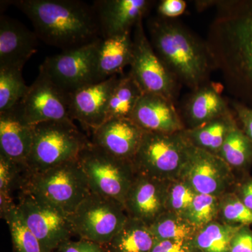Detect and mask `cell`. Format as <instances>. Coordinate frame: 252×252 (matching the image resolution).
<instances>
[{
	"mask_svg": "<svg viewBox=\"0 0 252 252\" xmlns=\"http://www.w3.org/2000/svg\"><path fill=\"white\" fill-rule=\"evenodd\" d=\"M130 119L145 132L174 133L186 129L175 104L158 94H142Z\"/></svg>",
	"mask_w": 252,
	"mask_h": 252,
	"instance_id": "obj_18",
	"label": "cell"
},
{
	"mask_svg": "<svg viewBox=\"0 0 252 252\" xmlns=\"http://www.w3.org/2000/svg\"><path fill=\"white\" fill-rule=\"evenodd\" d=\"M132 52L133 41L131 32L101 38L96 59V82L122 74L123 69L130 66Z\"/></svg>",
	"mask_w": 252,
	"mask_h": 252,
	"instance_id": "obj_22",
	"label": "cell"
},
{
	"mask_svg": "<svg viewBox=\"0 0 252 252\" xmlns=\"http://www.w3.org/2000/svg\"><path fill=\"white\" fill-rule=\"evenodd\" d=\"M28 173L27 165L16 163L0 155V194L12 196L15 190L19 193Z\"/></svg>",
	"mask_w": 252,
	"mask_h": 252,
	"instance_id": "obj_34",
	"label": "cell"
},
{
	"mask_svg": "<svg viewBox=\"0 0 252 252\" xmlns=\"http://www.w3.org/2000/svg\"><path fill=\"white\" fill-rule=\"evenodd\" d=\"M241 226L215 220L200 228L192 243L198 252H230L232 239Z\"/></svg>",
	"mask_w": 252,
	"mask_h": 252,
	"instance_id": "obj_27",
	"label": "cell"
},
{
	"mask_svg": "<svg viewBox=\"0 0 252 252\" xmlns=\"http://www.w3.org/2000/svg\"><path fill=\"white\" fill-rule=\"evenodd\" d=\"M55 252H106L103 246L90 240L80 239L78 241L69 240Z\"/></svg>",
	"mask_w": 252,
	"mask_h": 252,
	"instance_id": "obj_39",
	"label": "cell"
},
{
	"mask_svg": "<svg viewBox=\"0 0 252 252\" xmlns=\"http://www.w3.org/2000/svg\"><path fill=\"white\" fill-rule=\"evenodd\" d=\"M187 2L184 0H161L158 3V16L174 19L185 13Z\"/></svg>",
	"mask_w": 252,
	"mask_h": 252,
	"instance_id": "obj_38",
	"label": "cell"
},
{
	"mask_svg": "<svg viewBox=\"0 0 252 252\" xmlns=\"http://www.w3.org/2000/svg\"><path fill=\"white\" fill-rule=\"evenodd\" d=\"M245 206L252 210V177L246 174L237 180L232 190Z\"/></svg>",
	"mask_w": 252,
	"mask_h": 252,
	"instance_id": "obj_40",
	"label": "cell"
},
{
	"mask_svg": "<svg viewBox=\"0 0 252 252\" xmlns=\"http://www.w3.org/2000/svg\"><path fill=\"white\" fill-rule=\"evenodd\" d=\"M77 160L87 178L91 193L124 204L137 175L132 161L111 155L91 143V140Z\"/></svg>",
	"mask_w": 252,
	"mask_h": 252,
	"instance_id": "obj_7",
	"label": "cell"
},
{
	"mask_svg": "<svg viewBox=\"0 0 252 252\" xmlns=\"http://www.w3.org/2000/svg\"><path fill=\"white\" fill-rule=\"evenodd\" d=\"M180 178L197 193L217 197L232 191L237 182L234 171L221 158L194 146Z\"/></svg>",
	"mask_w": 252,
	"mask_h": 252,
	"instance_id": "obj_12",
	"label": "cell"
},
{
	"mask_svg": "<svg viewBox=\"0 0 252 252\" xmlns=\"http://www.w3.org/2000/svg\"><path fill=\"white\" fill-rule=\"evenodd\" d=\"M32 140L33 125L23 116L19 104L0 113V155L26 165Z\"/></svg>",
	"mask_w": 252,
	"mask_h": 252,
	"instance_id": "obj_21",
	"label": "cell"
},
{
	"mask_svg": "<svg viewBox=\"0 0 252 252\" xmlns=\"http://www.w3.org/2000/svg\"><path fill=\"white\" fill-rule=\"evenodd\" d=\"M150 252H198L192 240H157Z\"/></svg>",
	"mask_w": 252,
	"mask_h": 252,
	"instance_id": "obj_36",
	"label": "cell"
},
{
	"mask_svg": "<svg viewBox=\"0 0 252 252\" xmlns=\"http://www.w3.org/2000/svg\"><path fill=\"white\" fill-rule=\"evenodd\" d=\"M34 32L23 23L1 14L0 17V68L22 69L37 51Z\"/></svg>",
	"mask_w": 252,
	"mask_h": 252,
	"instance_id": "obj_19",
	"label": "cell"
},
{
	"mask_svg": "<svg viewBox=\"0 0 252 252\" xmlns=\"http://www.w3.org/2000/svg\"><path fill=\"white\" fill-rule=\"evenodd\" d=\"M20 192L31 193L71 215L91 190L85 174L76 159L43 172L28 171Z\"/></svg>",
	"mask_w": 252,
	"mask_h": 252,
	"instance_id": "obj_6",
	"label": "cell"
},
{
	"mask_svg": "<svg viewBox=\"0 0 252 252\" xmlns=\"http://www.w3.org/2000/svg\"><path fill=\"white\" fill-rule=\"evenodd\" d=\"M238 126L231 112L193 129L184 130L189 142L197 148L218 155L230 132Z\"/></svg>",
	"mask_w": 252,
	"mask_h": 252,
	"instance_id": "obj_23",
	"label": "cell"
},
{
	"mask_svg": "<svg viewBox=\"0 0 252 252\" xmlns=\"http://www.w3.org/2000/svg\"><path fill=\"white\" fill-rule=\"evenodd\" d=\"M91 142L107 153L132 162L144 131L130 119L114 118L91 132Z\"/></svg>",
	"mask_w": 252,
	"mask_h": 252,
	"instance_id": "obj_17",
	"label": "cell"
},
{
	"mask_svg": "<svg viewBox=\"0 0 252 252\" xmlns=\"http://www.w3.org/2000/svg\"><path fill=\"white\" fill-rule=\"evenodd\" d=\"M184 130L174 133L144 131L132 160L136 174L163 181L180 179L193 146Z\"/></svg>",
	"mask_w": 252,
	"mask_h": 252,
	"instance_id": "obj_5",
	"label": "cell"
},
{
	"mask_svg": "<svg viewBox=\"0 0 252 252\" xmlns=\"http://www.w3.org/2000/svg\"><path fill=\"white\" fill-rule=\"evenodd\" d=\"M127 218L124 204L91 192L70 215L74 235L102 246L111 241Z\"/></svg>",
	"mask_w": 252,
	"mask_h": 252,
	"instance_id": "obj_8",
	"label": "cell"
},
{
	"mask_svg": "<svg viewBox=\"0 0 252 252\" xmlns=\"http://www.w3.org/2000/svg\"><path fill=\"white\" fill-rule=\"evenodd\" d=\"M230 252H252V229L250 225H242L230 243Z\"/></svg>",
	"mask_w": 252,
	"mask_h": 252,
	"instance_id": "obj_37",
	"label": "cell"
},
{
	"mask_svg": "<svg viewBox=\"0 0 252 252\" xmlns=\"http://www.w3.org/2000/svg\"><path fill=\"white\" fill-rule=\"evenodd\" d=\"M217 156L233 171L246 175L252 166V142L238 125L230 132Z\"/></svg>",
	"mask_w": 252,
	"mask_h": 252,
	"instance_id": "obj_26",
	"label": "cell"
},
{
	"mask_svg": "<svg viewBox=\"0 0 252 252\" xmlns=\"http://www.w3.org/2000/svg\"><path fill=\"white\" fill-rule=\"evenodd\" d=\"M223 85L210 81L187 96L179 111L186 129H193L225 115L232 109L222 96Z\"/></svg>",
	"mask_w": 252,
	"mask_h": 252,
	"instance_id": "obj_20",
	"label": "cell"
},
{
	"mask_svg": "<svg viewBox=\"0 0 252 252\" xmlns=\"http://www.w3.org/2000/svg\"><path fill=\"white\" fill-rule=\"evenodd\" d=\"M120 74L101 82L83 86L69 94V113L87 130H95L105 122L109 99Z\"/></svg>",
	"mask_w": 252,
	"mask_h": 252,
	"instance_id": "obj_14",
	"label": "cell"
},
{
	"mask_svg": "<svg viewBox=\"0 0 252 252\" xmlns=\"http://www.w3.org/2000/svg\"><path fill=\"white\" fill-rule=\"evenodd\" d=\"M232 109L234 112L238 125L244 133L252 142V108L237 101H232Z\"/></svg>",
	"mask_w": 252,
	"mask_h": 252,
	"instance_id": "obj_35",
	"label": "cell"
},
{
	"mask_svg": "<svg viewBox=\"0 0 252 252\" xmlns=\"http://www.w3.org/2000/svg\"><path fill=\"white\" fill-rule=\"evenodd\" d=\"M149 227L157 240H192L200 230L185 217L167 211Z\"/></svg>",
	"mask_w": 252,
	"mask_h": 252,
	"instance_id": "obj_28",
	"label": "cell"
},
{
	"mask_svg": "<svg viewBox=\"0 0 252 252\" xmlns=\"http://www.w3.org/2000/svg\"><path fill=\"white\" fill-rule=\"evenodd\" d=\"M19 104L23 116L32 125L52 121L72 120L69 113V93L41 72L29 86Z\"/></svg>",
	"mask_w": 252,
	"mask_h": 252,
	"instance_id": "obj_13",
	"label": "cell"
},
{
	"mask_svg": "<svg viewBox=\"0 0 252 252\" xmlns=\"http://www.w3.org/2000/svg\"><path fill=\"white\" fill-rule=\"evenodd\" d=\"M7 223L14 252H45L15 204L3 217Z\"/></svg>",
	"mask_w": 252,
	"mask_h": 252,
	"instance_id": "obj_29",
	"label": "cell"
},
{
	"mask_svg": "<svg viewBox=\"0 0 252 252\" xmlns=\"http://www.w3.org/2000/svg\"><path fill=\"white\" fill-rule=\"evenodd\" d=\"M217 1H213V0H200V1H194V4L195 6V9L198 10L199 12L205 11V9L212 6H216Z\"/></svg>",
	"mask_w": 252,
	"mask_h": 252,
	"instance_id": "obj_41",
	"label": "cell"
},
{
	"mask_svg": "<svg viewBox=\"0 0 252 252\" xmlns=\"http://www.w3.org/2000/svg\"><path fill=\"white\" fill-rule=\"evenodd\" d=\"M100 39L46 58L39 72L67 93L96 82V59Z\"/></svg>",
	"mask_w": 252,
	"mask_h": 252,
	"instance_id": "obj_11",
	"label": "cell"
},
{
	"mask_svg": "<svg viewBox=\"0 0 252 252\" xmlns=\"http://www.w3.org/2000/svg\"><path fill=\"white\" fill-rule=\"evenodd\" d=\"M220 197L197 194L185 218L200 229L218 220Z\"/></svg>",
	"mask_w": 252,
	"mask_h": 252,
	"instance_id": "obj_31",
	"label": "cell"
},
{
	"mask_svg": "<svg viewBox=\"0 0 252 252\" xmlns=\"http://www.w3.org/2000/svg\"><path fill=\"white\" fill-rule=\"evenodd\" d=\"M90 142L74 121H52L33 125V140L27 165L30 173L40 172L76 160Z\"/></svg>",
	"mask_w": 252,
	"mask_h": 252,
	"instance_id": "obj_4",
	"label": "cell"
},
{
	"mask_svg": "<svg viewBox=\"0 0 252 252\" xmlns=\"http://www.w3.org/2000/svg\"><path fill=\"white\" fill-rule=\"evenodd\" d=\"M170 182L137 174L124 204L127 216L142 220L149 226L153 223L166 212Z\"/></svg>",
	"mask_w": 252,
	"mask_h": 252,
	"instance_id": "obj_15",
	"label": "cell"
},
{
	"mask_svg": "<svg viewBox=\"0 0 252 252\" xmlns=\"http://www.w3.org/2000/svg\"><path fill=\"white\" fill-rule=\"evenodd\" d=\"M146 27L154 51L181 86L195 91L211 81L215 69L206 41L175 19L155 16Z\"/></svg>",
	"mask_w": 252,
	"mask_h": 252,
	"instance_id": "obj_3",
	"label": "cell"
},
{
	"mask_svg": "<svg viewBox=\"0 0 252 252\" xmlns=\"http://www.w3.org/2000/svg\"><path fill=\"white\" fill-rule=\"evenodd\" d=\"M206 44L234 100L252 108V0L217 1Z\"/></svg>",
	"mask_w": 252,
	"mask_h": 252,
	"instance_id": "obj_1",
	"label": "cell"
},
{
	"mask_svg": "<svg viewBox=\"0 0 252 252\" xmlns=\"http://www.w3.org/2000/svg\"><path fill=\"white\" fill-rule=\"evenodd\" d=\"M156 242L148 225L128 217L121 230L103 248L106 252H150Z\"/></svg>",
	"mask_w": 252,
	"mask_h": 252,
	"instance_id": "obj_24",
	"label": "cell"
},
{
	"mask_svg": "<svg viewBox=\"0 0 252 252\" xmlns=\"http://www.w3.org/2000/svg\"><path fill=\"white\" fill-rule=\"evenodd\" d=\"M197 194L183 179L170 181L167 189L166 211L185 218Z\"/></svg>",
	"mask_w": 252,
	"mask_h": 252,
	"instance_id": "obj_33",
	"label": "cell"
},
{
	"mask_svg": "<svg viewBox=\"0 0 252 252\" xmlns=\"http://www.w3.org/2000/svg\"><path fill=\"white\" fill-rule=\"evenodd\" d=\"M16 204L44 252H56L74 235L70 215L61 209L27 192L18 193Z\"/></svg>",
	"mask_w": 252,
	"mask_h": 252,
	"instance_id": "obj_10",
	"label": "cell"
},
{
	"mask_svg": "<svg viewBox=\"0 0 252 252\" xmlns=\"http://www.w3.org/2000/svg\"><path fill=\"white\" fill-rule=\"evenodd\" d=\"M143 94L130 73H122L111 94L106 121L114 118L130 119L136 104Z\"/></svg>",
	"mask_w": 252,
	"mask_h": 252,
	"instance_id": "obj_25",
	"label": "cell"
},
{
	"mask_svg": "<svg viewBox=\"0 0 252 252\" xmlns=\"http://www.w3.org/2000/svg\"><path fill=\"white\" fill-rule=\"evenodd\" d=\"M28 16L39 39L69 51L100 39L94 7L78 0H16L11 1Z\"/></svg>",
	"mask_w": 252,
	"mask_h": 252,
	"instance_id": "obj_2",
	"label": "cell"
},
{
	"mask_svg": "<svg viewBox=\"0 0 252 252\" xmlns=\"http://www.w3.org/2000/svg\"><path fill=\"white\" fill-rule=\"evenodd\" d=\"M228 225H251L252 210L245 206L233 191L220 196L218 220Z\"/></svg>",
	"mask_w": 252,
	"mask_h": 252,
	"instance_id": "obj_32",
	"label": "cell"
},
{
	"mask_svg": "<svg viewBox=\"0 0 252 252\" xmlns=\"http://www.w3.org/2000/svg\"><path fill=\"white\" fill-rule=\"evenodd\" d=\"M149 0H99L94 9L98 21L101 38L112 37L131 32L144 20L154 4Z\"/></svg>",
	"mask_w": 252,
	"mask_h": 252,
	"instance_id": "obj_16",
	"label": "cell"
},
{
	"mask_svg": "<svg viewBox=\"0 0 252 252\" xmlns=\"http://www.w3.org/2000/svg\"><path fill=\"white\" fill-rule=\"evenodd\" d=\"M133 52L129 73L144 94H158L175 104L180 84L159 59L144 30L143 20L137 23L132 34Z\"/></svg>",
	"mask_w": 252,
	"mask_h": 252,
	"instance_id": "obj_9",
	"label": "cell"
},
{
	"mask_svg": "<svg viewBox=\"0 0 252 252\" xmlns=\"http://www.w3.org/2000/svg\"><path fill=\"white\" fill-rule=\"evenodd\" d=\"M22 69L0 68V113L17 105L28 90Z\"/></svg>",
	"mask_w": 252,
	"mask_h": 252,
	"instance_id": "obj_30",
	"label": "cell"
}]
</instances>
